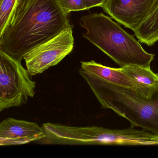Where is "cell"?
Returning <instances> with one entry per match:
<instances>
[{"mask_svg": "<svg viewBox=\"0 0 158 158\" xmlns=\"http://www.w3.org/2000/svg\"><path fill=\"white\" fill-rule=\"evenodd\" d=\"M69 28L59 0H17L0 34V50L22 62L31 50Z\"/></svg>", "mask_w": 158, "mask_h": 158, "instance_id": "1", "label": "cell"}, {"mask_svg": "<svg viewBox=\"0 0 158 158\" xmlns=\"http://www.w3.org/2000/svg\"><path fill=\"white\" fill-rule=\"evenodd\" d=\"M79 73L102 108L125 118L131 127L158 134V92L148 99L133 89L106 82L81 68Z\"/></svg>", "mask_w": 158, "mask_h": 158, "instance_id": "2", "label": "cell"}, {"mask_svg": "<svg viewBox=\"0 0 158 158\" xmlns=\"http://www.w3.org/2000/svg\"><path fill=\"white\" fill-rule=\"evenodd\" d=\"M86 32L83 36L98 47L121 67H150L154 55L147 52L134 36L102 13L90 14L80 19Z\"/></svg>", "mask_w": 158, "mask_h": 158, "instance_id": "3", "label": "cell"}, {"mask_svg": "<svg viewBox=\"0 0 158 158\" xmlns=\"http://www.w3.org/2000/svg\"><path fill=\"white\" fill-rule=\"evenodd\" d=\"M0 111L27 103L35 96L36 84L22 62L0 50Z\"/></svg>", "mask_w": 158, "mask_h": 158, "instance_id": "4", "label": "cell"}, {"mask_svg": "<svg viewBox=\"0 0 158 158\" xmlns=\"http://www.w3.org/2000/svg\"><path fill=\"white\" fill-rule=\"evenodd\" d=\"M74 44L73 28H67L24 56L27 69L32 76L42 73L58 64L70 54Z\"/></svg>", "mask_w": 158, "mask_h": 158, "instance_id": "5", "label": "cell"}, {"mask_svg": "<svg viewBox=\"0 0 158 158\" xmlns=\"http://www.w3.org/2000/svg\"><path fill=\"white\" fill-rule=\"evenodd\" d=\"M154 0H106L103 10L119 23L133 31L146 18Z\"/></svg>", "mask_w": 158, "mask_h": 158, "instance_id": "6", "label": "cell"}, {"mask_svg": "<svg viewBox=\"0 0 158 158\" xmlns=\"http://www.w3.org/2000/svg\"><path fill=\"white\" fill-rule=\"evenodd\" d=\"M46 137L43 127L36 123L9 117L0 123V146H12L37 142Z\"/></svg>", "mask_w": 158, "mask_h": 158, "instance_id": "7", "label": "cell"}, {"mask_svg": "<svg viewBox=\"0 0 158 158\" xmlns=\"http://www.w3.org/2000/svg\"><path fill=\"white\" fill-rule=\"evenodd\" d=\"M80 68L106 82L115 85L130 89L138 93L135 83L121 68H111L91 60L81 62Z\"/></svg>", "mask_w": 158, "mask_h": 158, "instance_id": "8", "label": "cell"}, {"mask_svg": "<svg viewBox=\"0 0 158 158\" xmlns=\"http://www.w3.org/2000/svg\"><path fill=\"white\" fill-rule=\"evenodd\" d=\"M121 68L135 83L139 95L151 99L158 92V73L150 67L128 65Z\"/></svg>", "mask_w": 158, "mask_h": 158, "instance_id": "9", "label": "cell"}, {"mask_svg": "<svg viewBox=\"0 0 158 158\" xmlns=\"http://www.w3.org/2000/svg\"><path fill=\"white\" fill-rule=\"evenodd\" d=\"M134 32L140 43L149 47L158 41V0H154L146 18Z\"/></svg>", "mask_w": 158, "mask_h": 158, "instance_id": "10", "label": "cell"}, {"mask_svg": "<svg viewBox=\"0 0 158 158\" xmlns=\"http://www.w3.org/2000/svg\"><path fill=\"white\" fill-rule=\"evenodd\" d=\"M17 0H0V34L5 29Z\"/></svg>", "mask_w": 158, "mask_h": 158, "instance_id": "11", "label": "cell"}, {"mask_svg": "<svg viewBox=\"0 0 158 158\" xmlns=\"http://www.w3.org/2000/svg\"><path fill=\"white\" fill-rule=\"evenodd\" d=\"M64 10L67 14L71 12L88 10L85 0H59Z\"/></svg>", "mask_w": 158, "mask_h": 158, "instance_id": "12", "label": "cell"}, {"mask_svg": "<svg viewBox=\"0 0 158 158\" xmlns=\"http://www.w3.org/2000/svg\"><path fill=\"white\" fill-rule=\"evenodd\" d=\"M88 10L96 7H101L106 0H85Z\"/></svg>", "mask_w": 158, "mask_h": 158, "instance_id": "13", "label": "cell"}]
</instances>
